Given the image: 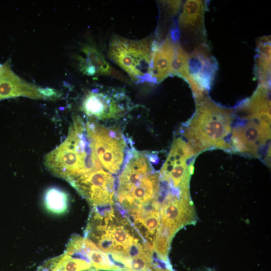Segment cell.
Returning a JSON list of instances; mask_svg holds the SVG:
<instances>
[{"label": "cell", "instance_id": "12", "mask_svg": "<svg viewBox=\"0 0 271 271\" xmlns=\"http://www.w3.org/2000/svg\"><path fill=\"white\" fill-rule=\"evenodd\" d=\"M84 55L80 62L82 72L87 75H106L124 80V77L107 62L100 50L93 44L82 48Z\"/></svg>", "mask_w": 271, "mask_h": 271}, {"label": "cell", "instance_id": "21", "mask_svg": "<svg viewBox=\"0 0 271 271\" xmlns=\"http://www.w3.org/2000/svg\"><path fill=\"white\" fill-rule=\"evenodd\" d=\"M37 271H47L45 269L40 266Z\"/></svg>", "mask_w": 271, "mask_h": 271}, {"label": "cell", "instance_id": "9", "mask_svg": "<svg viewBox=\"0 0 271 271\" xmlns=\"http://www.w3.org/2000/svg\"><path fill=\"white\" fill-rule=\"evenodd\" d=\"M114 91L106 92L93 90L84 97L81 109L92 119H108L115 118L124 110L120 102L124 98V94Z\"/></svg>", "mask_w": 271, "mask_h": 271}, {"label": "cell", "instance_id": "7", "mask_svg": "<svg viewBox=\"0 0 271 271\" xmlns=\"http://www.w3.org/2000/svg\"><path fill=\"white\" fill-rule=\"evenodd\" d=\"M59 96L54 89L38 87L19 77L11 69L10 60L0 65V100L20 96L51 100Z\"/></svg>", "mask_w": 271, "mask_h": 271}, {"label": "cell", "instance_id": "6", "mask_svg": "<svg viewBox=\"0 0 271 271\" xmlns=\"http://www.w3.org/2000/svg\"><path fill=\"white\" fill-rule=\"evenodd\" d=\"M69 183L92 207L113 205L114 179L103 168L81 175Z\"/></svg>", "mask_w": 271, "mask_h": 271}, {"label": "cell", "instance_id": "4", "mask_svg": "<svg viewBox=\"0 0 271 271\" xmlns=\"http://www.w3.org/2000/svg\"><path fill=\"white\" fill-rule=\"evenodd\" d=\"M90 146L105 169L117 173L123 166L126 143L119 133L90 118L85 124Z\"/></svg>", "mask_w": 271, "mask_h": 271}, {"label": "cell", "instance_id": "10", "mask_svg": "<svg viewBox=\"0 0 271 271\" xmlns=\"http://www.w3.org/2000/svg\"><path fill=\"white\" fill-rule=\"evenodd\" d=\"M178 34L174 30L161 42H155L149 71V82L160 83L171 75Z\"/></svg>", "mask_w": 271, "mask_h": 271}, {"label": "cell", "instance_id": "14", "mask_svg": "<svg viewBox=\"0 0 271 271\" xmlns=\"http://www.w3.org/2000/svg\"><path fill=\"white\" fill-rule=\"evenodd\" d=\"M47 271H96L90 261L64 253L46 261L41 266Z\"/></svg>", "mask_w": 271, "mask_h": 271}, {"label": "cell", "instance_id": "5", "mask_svg": "<svg viewBox=\"0 0 271 271\" xmlns=\"http://www.w3.org/2000/svg\"><path fill=\"white\" fill-rule=\"evenodd\" d=\"M245 123L235 126L231 142L236 151L258 157V152L270 137V119L247 114Z\"/></svg>", "mask_w": 271, "mask_h": 271}, {"label": "cell", "instance_id": "11", "mask_svg": "<svg viewBox=\"0 0 271 271\" xmlns=\"http://www.w3.org/2000/svg\"><path fill=\"white\" fill-rule=\"evenodd\" d=\"M160 213L161 222L170 226L176 232L184 226L196 222L191 199H178L167 195L160 205Z\"/></svg>", "mask_w": 271, "mask_h": 271}, {"label": "cell", "instance_id": "15", "mask_svg": "<svg viewBox=\"0 0 271 271\" xmlns=\"http://www.w3.org/2000/svg\"><path fill=\"white\" fill-rule=\"evenodd\" d=\"M255 75L259 84L270 86V37L264 36L257 42Z\"/></svg>", "mask_w": 271, "mask_h": 271}, {"label": "cell", "instance_id": "8", "mask_svg": "<svg viewBox=\"0 0 271 271\" xmlns=\"http://www.w3.org/2000/svg\"><path fill=\"white\" fill-rule=\"evenodd\" d=\"M189 55V75L186 81L196 99L206 95L214 79L217 64L208 46L202 44Z\"/></svg>", "mask_w": 271, "mask_h": 271}, {"label": "cell", "instance_id": "16", "mask_svg": "<svg viewBox=\"0 0 271 271\" xmlns=\"http://www.w3.org/2000/svg\"><path fill=\"white\" fill-rule=\"evenodd\" d=\"M44 204L49 212L62 214L68 208V196L65 192L58 188H49L44 196Z\"/></svg>", "mask_w": 271, "mask_h": 271}, {"label": "cell", "instance_id": "20", "mask_svg": "<svg viewBox=\"0 0 271 271\" xmlns=\"http://www.w3.org/2000/svg\"><path fill=\"white\" fill-rule=\"evenodd\" d=\"M151 203V204H152L154 206H155V207H156L158 210H159L160 211V210H159V208L158 207V206H157V205L156 202H155L154 200H153L152 202H150V203H147V204H150V203ZM145 205H146V204H145ZM144 205H143V206H144ZM142 206H141V207H142ZM139 208H138V209H139ZM137 209H135V210H131V211H130L127 212V215H129V214H131L133 211H134V210H137Z\"/></svg>", "mask_w": 271, "mask_h": 271}, {"label": "cell", "instance_id": "2", "mask_svg": "<svg viewBox=\"0 0 271 271\" xmlns=\"http://www.w3.org/2000/svg\"><path fill=\"white\" fill-rule=\"evenodd\" d=\"M232 113L206 96L197 100L195 112L184 133L196 154L210 148L231 149L226 139L231 131Z\"/></svg>", "mask_w": 271, "mask_h": 271}, {"label": "cell", "instance_id": "17", "mask_svg": "<svg viewBox=\"0 0 271 271\" xmlns=\"http://www.w3.org/2000/svg\"><path fill=\"white\" fill-rule=\"evenodd\" d=\"M176 233L173 228L163 223H161L156 233L153 249L161 258L165 260H168L171 242Z\"/></svg>", "mask_w": 271, "mask_h": 271}, {"label": "cell", "instance_id": "19", "mask_svg": "<svg viewBox=\"0 0 271 271\" xmlns=\"http://www.w3.org/2000/svg\"><path fill=\"white\" fill-rule=\"evenodd\" d=\"M163 3L169 13L175 14L180 9L181 2L180 1H163Z\"/></svg>", "mask_w": 271, "mask_h": 271}, {"label": "cell", "instance_id": "3", "mask_svg": "<svg viewBox=\"0 0 271 271\" xmlns=\"http://www.w3.org/2000/svg\"><path fill=\"white\" fill-rule=\"evenodd\" d=\"M155 41L151 37L130 40L115 36L108 47L109 58L136 82H149V71Z\"/></svg>", "mask_w": 271, "mask_h": 271}, {"label": "cell", "instance_id": "18", "mask_svg": "<svg viewBox=\"0 0 271 271\" xmlns=\"http://www.w3.org/2000/svg\"><path fill=\"white\" fill-rule=\"evenodd\" d=\"M189 55L178 41L172 64L171 75H176L186 81L189 78Z\"/></svg>", "mask_w": 271, "mask_h": 271}, {"label": "cell", "instance_id": "13", "mask_svg": "<svg viewBox=\"0 0 271 271\" xmlns=\"http://www.w3.org/2000/svg\"><path fill=\"white\" fill-rule=\"evenodd\" d=\"M207 2L188 0L184 5L179 17V26L184 32L194 35H204V18Z\"/></svg>", "mask_w": 271, "mask_h": 271}, {"label": "cell", "instance_id": "1", "mask_svg": "<svg viewBox=\"0 0 271 271\" xmlns=\"http://www.w3.org/2000/svg\"><path fill=\"white\" fill-rule=\"evenodd\" d=\"M47 169L68 182L84 174L102 169L91 149L85 124L79 116H74L66 139L45 157Z\"/></svg>", "mask_w": 271, "mask_h": 271}]
</instances>
